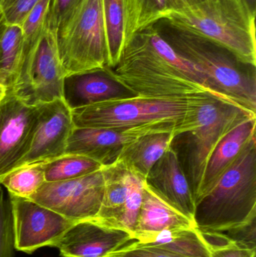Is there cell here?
<instances>
[{
    "instance_id": "obj_34",
    "label": "cell",
    "mask_w": 256,
    "mask_h": 257,
    "mask_svg": "<svg viewBox=\"0 0 256 257\" xmlns=\"http://www.w3.org/2000/svg\"><path fill=\"white\" fill-rule=\"evenodd\" d=\"M204 1H205V0H177L179 5H180V9L198 4V3H202Z\"/></svg>"
},
{
    "instance_id": "obj_26",
    "label": "cell",
    "mask_w": 256,
    "mask_h": 257,
    "mask_svg": "<svg viewBox=\"0 0 256 257\" xmlns=\"http://www.w3.org/2000/svg\"><path fill=\"white\" fill-rule=\"evenodd\" d=\"M45 182L44 163L21 166L0 179L9 194L25 199H30Z\"/></svg>"
},
{
    "instance_id": "obj_1",
    "label": "cell",
    "mask_w": 256,
    "mask_h": 257,
    "mask_svg": "<svg viewBox=\"0 0 256 257\" xmlns=\"http://www.w3.org/2000/svg\"><path fill=\"white\" fill-rule=\"evenodd\" d=\"M111 69L139 97L188 99L213 95L231 100L216 93L201 72L160 37L153 24L126 41L117 65Z\"/></svg>"
},
{
    "instance_id": "obj_28",
    "label": "cell",
    "mask_w": 256,
    "mask_h": 257,
    "mask_svg": "<svg viewBox=\"0 0 256 257\" xmlns=\"http://www.w3.org/2000/svg\"><path fill=\"white\" fill-rule=\"evenodd\" d=\"M0 184V257H15V238L12 203Z\"/></svg>"
},
{
    "instance_id": "obj_21",
    "label": "cell",
    "mask_w": 256,
    "mask_h": 257,
    "mask_svg": "<svg viewBox=\"0 0 256 257\" xmlns=\"http://www.w3.org/2000/svg\"><path fill=\"white\" fill-rule=\"evenodd\" d=\"M144 244H152L187 257H210L211 255L208 234L196 227L163 231Z\"/></svg>"
},
{
    "instance_id": "obj_38",
    "label": "cell",
    "mask_w": 256,
    "mask_h": 257,
    "mask_svg": "<svg viewBox=\"0 0 256 257\" xmlns=\"http://www.w3.org/2000/svg\"><path fill=\"white\" fill-rule=\"evenodd\" d=\"M252 257H256V256H255H255H252Z\"/></svg>"
},
{
    "instance_id": "obj_24",
    "label": "cell",
    "mask_w": 256,
    "mask_h": 257,
    "mask_svg": "<svg viewBox=\"0 0 256 257\" xmlns=\"http://www.w3.org/2000/svg\"><path fill=\"white\" fill-rule=\"evenodd\" d=\"M23 48L22 27L5 23L0 27V72L9 89L21 65Z\"/></svg>"
},
{
    "instance_id": "obj_16",
    "label": "cell",
    "mask_w": 256,
    "mask_h": 257,
    "mask_svg": "<svg viewBox=\"0 0 256 257\" xmlns=\"http://www.w3.org/2000/svg\"><path fill=\"white\" fill-rule=\"evenodd\" d=\"M145 185L167 203L194 220L193 195L178 158L171 147L146 177Z\"/></svg>"
},
{
    "instance_id": "obj_15",
    "label": "cell",
    "mask_w": 256,
    "mask_h": 257,
    "mask_svg": "<svg viewBox=\"0 0 256 257\" xmlns=\"http://www.w3.org/2000/svg\"><path fill=\"white\" fill-rule=\"evenodd\" d=\"M136 96L108 66L66 75L63 81V99L71 110Z\"/></svg>"
},
{
    "instance_id": "obj_33",
    "label": "cell",
    "mask_w": 256,
    "mask_h": 257,
    "mask_svg": "<svg viewBox=\"0 0 256 257\" xmlns=\"http://www.w3.org/2000/svg\"><path fill=\"white\" fill-rule=\"evenodd\" d=\"M9 90L10 89H9V86L6 84L4 78L0 72V102L3 101L5 97L7 96Z\"/></svg>"
},
{
    "instance_id": "obj_14",
    "label": "cell",
    "mask_w": 256,
    "mask_h": 257,
    "mask_svg": "<svg viewBox=\"0 0 256 257\" xmlns=\"http://www.w3.org/2000/svg\"><path fill=\"white\" fill-rule=\"evenodd\" d=\"M132 240L126 231L91 219L75 222L55 247L62 257H107Z\"/></svg>"
},
{
    "instance_id": "obj_20",
    "label": "cell",
    "mask_w": 256,
    "mask_h": 257,
    "mask_svg": "<svg viewBox=\"0 0 256 257\" xmlns=\"http://www.w3.org/2000/svg\"><path fill=\"white\" fill-rule=\"evenodd\" d=\"M174 136L168 133L139 136L123 147L117 161L145 179L156 162L169 149Z\"/></svg>"
},
{
    "instance_id": "obj_29",
    "label": "cell",
    "mask_w": 256,
    "mask_h": 257,
    "mask_svg": "<svg viewBox=\"0 0 256 257\" xmlns=\"http://www.w3.org/2000/svg\"><path fill=\"white\" fill-rule=\"evenodd\" d=\"M207 234L211 244L210 257H252L256 255V250L239 245L225 234L219 232H207Z\"/></svg>"
},
{
    "instance_id": "obj_18",
    "label": "cell",
    "mask_w": 256,
    "mask_h": 257,
    "mask_svg": "<svg viewBox=\"0 0 256 257\" xmlns=\"http://www.w3.org/2000/svg\"><path fill=\"white\" fill-rule=\"evenodd\" d=\"M196 227L192 219L167 203L144 184L142 202L132 237L146 243L159 232Z\"/></svg>"
},
{
    "instance_id": "obj_36",
    "label": "cell",
    "mask_w": 256,
    "mask_h": 257,
    "mask_svg": "<svg viewBox=\"0 0 256 257\" xmlns=\"http://www.w3.org/2000/svg\"><path fill=\"white\" fill-rule=\"evenodd\" d=\"M6 23L5 21L4 17H3V12H2L1 7H0V27Z\"/></svg>"
},
{
    "instance_id": "obj_5",
    "label": "cell",
    "mask_w": 256,
    "mask_h": 257,
    "mask_svg": "<svg viewBox=\"0 0 256 257\" xmlns=\"http://www.w3.org/2000/svg\"><path fill=\"white\" fill-rule=\"evenodd\" d=\"M256 113L237 102L215 96L203 99L196 126L175 135L171 148L175 152L196 200L209 158L222 138Z\"/></svg>"
},
{
    "instance_id": "obj_17",
    "label": "cell",
    "mask_w": 256,
    "mask_h": 257,
    "mask_svg": "<svg viewBox=\"0 0 256 257\" xmlns=\"http://www.w3.org/2000/svg\"><path fill=\"white\" fill-rule=\"evenodd\" d=\"M139 136L103 128H74L66 154L88 157L103 166L117 161L123 147Z\"/></svg>"
},
{
    "instance_id": "obj_37",
    "label": "cell",
    "mask_w": 256,
    "mask_h": 257,
    "mask_svg": "<svg viewBox=\"0 0 256 257\" xmlns=\"http://www.w3.org/2000/svg\"><path fill=\"white\" fill-rule=\"evenodd\" d=\"M1 1L2 0H0V6H1Z\"/></svg>"
},
{
    "instance_id": "obj_7",
    "label": "cell",
    "mask_w": 256,
    "mask_h": 257,
    "mask_svg": "<svg viewBox=\"0 0 256 257\" xmlns=\"http://www.w3.org/2000/svg\"><path fill=\"white\" fill-rule=\"evenodd\" d=\"M57 42L66 76L108 67L102 0H84L66 33Z\"/></svg>"
},
{
    "instance_id": "obj_3",
    "label": "cell",
    "mask_w": 256,
    "mask_h": 257,
    "mask_svg": "<svg viewBox=\"0 0 256 257\" xmlns=\"http://www.w3.org/2000/svg\"><path fill=\"white\" fill-rule=\"evenodd\" d=\"M207 96L213 95L188 99L136 96L107 101L72 110V120L76 128H109L136 136L160 133L175 136L196 126L200 105Z\"/></svg>"
},
{
    "instance_id": "obj_2",
    "label": "cell",
    "mask_w": 256,
    "mask_h": 257,
    "mask_svg": "<svg viewBox=\"0 0 256 257\" xmlns=\"http://www.w3.org/2000/svg\"><path fill=\"white\" fill-rule=\"evenodd\" d=\"M153 26L177 54L207 78L216 93L256 113V66L168 18L159 20Z\"/></svg>"
},
{
    "instance_id": "obj_6",
    "label": "cell",
    "mask_w": 256,
    "mask_h": 257,
    "mask_svg": "<svg viewBox=\"0 0 256 257\" xmlns=\"http://www.w3.org/2000/svg\"><path fill=\"white\" fill-rule=\"evenodd\" d=\"M167 18L224 45L256 66L255 15L242 0H205Z\"/></svg>"
},
{
    "instance_id": "obj_25",
    "label": "cell",
    "mask_w": 256,
    "mask_h": 257,
    "mask_svg": "<svg viewBox=\"0 0 256 257\" xmlns=\"http://www.w3.org/2000/svg\"><path fill=\"white\" fill-rule=\"evenodd\" d=\"M103 167L102 164L88 157L65 154L45 163V182L75 179L97 172Z\"/></svg>"
},
{
    "instance_id": "obj_35",
    "label": "cell",
    "mask_w": 256,
    "mask_h": 257,
    "mask_svg": "<svg viewBox=\"0 0 256 257\" xmlns=\"http://www.w3.org/2000/svg\"><path fill=\"white\" fill-rule=\"evenodd\" d=\"M253 15L256 13V0H242Z\"/></svg>"
},
{
    "instance_id": "obj_12",
    "label": "cell",
    "mask_w": 256,
    "mask_h": 257,
    "mask_svg": "<svg viewBox=\"0 0 256 257\" xmlns=\"http://www.w3.org/2000/svg\"><path fill=\"white\" fill-rule=\"evenodd\" d=\"M39 108L30 106L9 90L0 102V179L18 167L30 148Z\"/></svg>"
},
{
    "instance_id": "obj_4",
    "label": "cell",
    "mask_w": 256,
    "mask_h": 257,
    "mask_svg": "<svg viewBox=\"0 0 256 257\" xmlns=\"http://www.w3.org/2000/svg\"><path fill=\"white\" fill-rule=\"evenodd\" d=\"M256 219V140L253 138L214 187L195 202L203 232H228Z\"/></svg>"
},
{
    "instance_id": "obj_23",
    "label": "cell",
    "mask_w": 256,
    "mask_h": 257,
    "mask_svg": "<svg viewBox=\"0 0 256 257\" xmlns=\"http://www.w3.org/2000/svg\"><path fill=\"white\" fill-rule=\"evenodd\" d=\"M125 0H102L103 18L108 42V67L117 65L125 44Z\"/></svg>"
},
{
    "instance_id": "obj_27",
    "label": "cell",
    "mask_w": 256,
    "mask_h": 257,
    "mask_svg": "<svg viewBox=\"0 0 256 257\" xmlns=\"http://www.w3.org/2000/svg\"><path fill=\"white\" fill-rule=\"evenodd\" d=\"M84 0H51L46 18V27L57 41L66 33L71 21Z\"/></svg>"
},
{
    "instance_id": "obj_13",
    "label": "cell",
    "mask_w": 256,
    "mask_h": 257,
    "mask_svg": "<svg viewBox=\"0 0 256 257\" xmlns=\"http://www.w3.org/2000/svg\"><path fill=\"white\" fill-rule=\"evenodd\" d=\"M39 108L30 148L17 168L45 164L66 154L68 140L75 128L72 110L63 99L39 105Z\"/></svg>"
},
{
    "instance_id": "obj_8",
    "label": "cell",
    "mask_w": 256,
    "mask_h": 257,
    "mask_svg": "<svg viewBox=\"0 0 256 257\" xmlns=\"http://www.w3.org/2000/svg\"><path fill=\"white\" fill-rule=\"evenodd\" d=\"M65 76L57 38L45 25L36 48L23 54L10 91L30 106L49 103L63 99Z\"/></svg>"
},
{
    "instance_id": "obj_9",
    "label": "cell",
    "mask_w": 256,
    "mask_h": 257,
    "mask_svg": "<svg viewBox=\"0 0 256 257\" xmlns=\"http://www.w3.org/2000/svg\"><path fill=\"white\" fill-rule=\"evenodd\" d=\"M105 191L102 169L90 175L57 182H45L29 199L74 222L95 219Z\"/></svg>"
},
{
    "instance_id": "obj_11",
    "label": "cell",
    "mask_w": 256,
    "mask_h": 257,
    "mask_svg": "<svg viewBox=\"0 0 256 257\" xmlns=\"http://www.w3.org/2000/svg\"><path fill=\"white\" fill-rule=\"evenodd\" d=\"M9 195L17 250L33 253L42 247H55L75 223L31 199Z\"/></svg>"
},
{
    "instance_id": "obj_19",
    "label": "cell",
    "mask_w": 256,
    "mask_h": 257,
    "mask_svg": "<svg viewBox=\"0 0 256 257\" xmlns=\"http://www.w3.org/2000/svg\"><path fill=\"white\" fill-rule=\"evenodd\" d=\"M255 124L256 116L249 117L227 133L219 142L207 162L195 202L214 187L245 147L255 137Z\"/></svg>"
},
{
    "instance_id": "obj_22",
    "label": "cell",
    "mask_w": 256,
    "mask_h": 257,
    "mask_svg": "<svg viewBox=\"0 0 256 257\" xmlns=\"http://www.w3.org/2000/svg\"><path fill=\"white\" fill-rule=\"evenodd\" d=\"M125 42L134 33L180 9L177 0H125Z\"/></svg>"
},
{
    "instance_id": "obj_10",
    "label": "cell",
    "mask_w": 256,
    "mask_h": 257,
    "mask_svg": "<svg viewBox=\"0 0 256 257\" xmlns=\"http://www.w3.org/2000/svg\"><path fill=\"white\" fill-rule=\"evenodd\" d=\"M105 191L95 220L133 234L143 199L145 179L119 161L102 168ZM133 238V237H132Z\"/></svg>"
},
{
    "instance_id": "obj_31",
    "label": "cell",
    "mask_w": 256,
    "mask_h": 257,
    "mask_svg": "<svg viewBox=\"0 0 256 257\" xmlns=\"http://www.w3.org/2000/svg\"><path fill=\"white\" fill-rule=\"evenodd\" d=\"M107 257H187L152 244L135 241Z\"/></svg>"
},
{
    "instance_id": "obj_32",
    "label": "cell",
    "mask_w": 256,
    "mask_h": 257,
    "mask_svg": "<svg viewBox=\"0 0 256 257\" xmlns=\"http://www.w3.org/2000/svg\"><path fill=\"white\" fill-rule=\"evenodd\" d=\"M255 220L256 219H254L246 224L228 231V234H225V235L245 248L256 250Z\"/></svg>"
},
{
    "instance_id": "obj_30",
    "label": "cell",
    "mask_w": 256,
    "mask_h": 257,
    "mask_svg": "<svg viewBox=\"0 0 256 257\" xmlns=\"http://www.w3.org/2000/svg\"><path fill=\"white\" fill-rule=\"evenodd\" d=\"M40 0H2L1 10L6 24L22 26Z\"/></svg>"
}]
</instances>
